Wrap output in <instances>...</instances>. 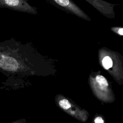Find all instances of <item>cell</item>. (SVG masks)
Listing matches in <instances>:
<instances>
[{
  "label": "cell",
  "instance_id": "obj_1",
  "mask_svg": "<svg viewBox=\"0 0 123 123\" xmlns=\"http://www.w3.org/2000/svg\"><path fill=\"white\" fill-rule=\"evenodd\" d=\"M98 59L102 67L112 76L117 82L123 83V57L118 52L106 47L99 49Z\"/></svg>",
  "mask_w": 123,
  "mask_h": 123
},
{
  "label": "cell",
  "instance_id": "obj_2",
  "mask_svg": "<svg viewBox=\"0 0 123 123\" xmlns=\"http://www.w3.org/2000/svg\"><path fill=\"white\" fill-rule=\"evenodd\" d=\"M88 83L94 95L104 103H111L115 100L114 94L109 81L100 72L90 74Z\"/></svg>",
  "mask_w": 123,
  "mask_h": 123
},
{
  "label": "cell",
  "instance_id": "obj_3",
  "mask_svg": "<svg viewBox=\"0 0 123 123\" xmlns=\"http://www.w3.org/2000/svg\"><path fill=\"white\" fill-rule=\"evenodd\" d=\"M57 106L72 117L81 122H86L89 116L88 111L76 105L68 98L58 94L55 98Z\"/></svg>",
  "mask_w": 123,
  "mask_h": 123
},
{
  "label": "cell",
  "instance_id": "obj_4",
  "mask_svg": "<svg viewBox=\"0 0 123 123\" xmlns=\"http://www.w3.org/2000/svg\"><path fill=\"white\" fill-rule=\"evenodd\" d=\"M50 3L62 11L87 21L91 18L72 0H47Z\"/></svg>",
  "mask_w": 123,
  "mask_h": 123
},
{
  "label": "cell",
  "instance_id": "obj_5",
  "mask_svg": "<svg viewBox=\"0 0 123 123\" xmlns=\"http://www.w3.org/2000/svg\"><path fill=\"white\" fill-rule=\"evenodd\" d=\"M28 0H0V8L32 14L38 13L37 8L28 3Z\"/></svg>",
  "mask_w": 123,
  "mask_h": 123
},
{
  "label": "cell",
  "instance_id": "obj_6",
  "mask_svg": "<svg viewBox=\"0 0 123 123\" xmlns=\"http://www.w3.org/2000/svg\"><path fill=\"white\" fill-rule=\"evenodd\" d=\"M99 12L102 15L109 19L115 17L114 8L117 4L111 3L103 0H85Z\"/></svg>",
  "mask_w": 123,
  "mask_h": 123
},
{
  "label": "cell",
  "instance_id": "obj_7",
  "mask_svg": "<svg viewBox=\"0 0 123 123\" xmlns=\"http://www.w3.org/2000/svg\"><path fill=\"white\" fill-rule=\"evenodd\" d=\"M110 29L114 34L120 36H123V25L112 26L110 28Z\"/></svg>",
  "mask_w": 123,
  "mask_h": 123
},
{
  "label": "cell",
  "instance_id": "obj_8",
  "mask_svg": "<svg viewBox=\"0 0 123 123\" xmlns=\"http://www.w3.org/2000/svg\"><path fill=\"white\" fill-rule=\"evenodd\" d=\"M92 123H106L104 117L100 114H96L92 120Z\"/></svg>",
  "mask_w": 123,
  "mask_h": 123
},
{
  "label": "cell",
  "instance_id": "obj_9",
  "mask_svg": "<svg viewBox=\"0 0 123 123\" xmlns=\"http://www.w3.org/2000/svg\"><path fill=\"white\" fill-rule=\"evenodd\" d=\"M26 120L25 119H20L14 121H13L12 122H11L10 123H26Z\"/></svg>",
  "mask_w": 123,
  "mask_h": 123
}]
</instances>
